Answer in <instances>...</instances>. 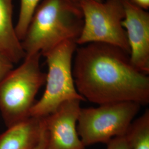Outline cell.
Masks as SVG:
<instances>
[{
    "label": "cell",
    "mask_w": 149,
    "mask_h": 149,
    "mask_svg": "<svg viewBox=\"0 0 149 149\" xmlns=\"http://www.w3.org/2000/svg\"><path fill=\"white\" fill-rule=\"evenodd\" d=\"M72 73L78 93L98 105L134 102L149 103V76L132 63L129 54L101 43L77 48Z\"/></svg>",
    "instance_id": "1"
},
{
    "label": "cell",
    "mask_w": 149,
    "mask_h": 149,
    "mask_svg": "<svg viewBox=\"0 0 149 149\" xmlns=\"http://www.w3.org/2000/svg\"><path fill=\"white\" fill-rule=\"evenodd\" d=\"M83 26L80 7L70 0H42L21 42L26 57L43 55L66 40L76 42Z\"/></svg>",
    "instance_id": "2"
},
{
    "label": "cell",
    "mask_w": 149,
    "mask_h": 149,
    "mask_svg": "<svg viewBox=\"0 0 149 149\" xmlns=\"http://www.w3.org/2000/svg\"><path fill=\"white\" fill-rule=\"evenodd\" d=\"M40 54L26 56L0 82V112L7 128L29 117L34 99L45 82Z\"/></svg>",
    "instance_id": "3"
},
{
    "label": "cell",
    "mask_w": 149,
    "mask_h": 149,
    "mask_svg": "<svg viewBox=\"0 0 149 149\" xmlns=\"http://www.w3.org/2000/svg\"><path fill=\"white\" fill-rule=\"evenodd\" d=\"M77 46L74 40H66L43 55L48 65L46 87L41 98L32 107L30 117H45L66 102L86 101L76 90L73 77L72 60Z\"/></svg>",
    "instance_id": "4"
},
{
    "label": "cell",
    "mask_w": 149,
    "mask_h": 149,
    "mask_svg": "<svg viewBox=\"0 0 149 149\" xmlns=\"http://www.w3.org/2000/svg\"><path fill=\"white\" fill-rule=\"evenodd\" d=\"M124 0H81L79 7L84 26L77 45L101 43L122 49L130 55L127 33L122 26L125 17Z\"/></svg>",
    "instance_id": "5"
},
{
    "label": "cell",
    "mask_w": 149,
    "mask_h": 149,
    "mask_svg": "<svg viewBox=\"0 0 149 149\" xmlns=\"http://www.w3.org/2000/svg\"><path fill=\"white\" fill-rule=\"evenodd\" d=\"M140 106L134 102H122L81 108L77 130L82 143L85 147L107 144L112 139L125 135Z\"/></svg>",
    "instance_id": "6"
},
{
    "label": "cell",
    "mask_w": 149,
    "mask_h": 149,
    "mask_svg": "<svg viewBox=\"0 0 149 149\" xmlns=\"http://www.w3.org/2000/svg\"><path fill=\"white\" fill-rule=\"evenodd\" d=\"M81 102H66L43 118L47 135L45 149H85L77 130Z\"/></svg>",
    "instance_id": "7"
},
{
    "label": "cell",
    "mask_w": 149,
    "mask_h": 149,
    "mask_svg": "<svg viewBox=\"0 0 149 149\" xmlns=\"http://www.w3.org/2000/svg\"><path fill=\"white\" fill-rule=\"evenodd\" d=\"M125 17L122 21L130 48L132 64L149 74V13L130 0L123 1Z\"/></svg>",
    "instance_id": "8"
},
{
    "label": "cell",
    "mask_w": 149,
    "mask_h": 149,
    "mask_svg": "<svg viewBox=\"0 0 149 149\" xmlns=\"http://www.w3.org/2000/svg\"><path fill=\"white\" fill-rule=\"evenodd\" d=\"M44 126L43 118L29 117L0 134V149H32L37 144Z\"/></svg>",
    "instance_id": "9"
},
{
    "label": "cell",
    "mask_w": 149,
    "mask_h": 149,
    "mask_svg": "<svg viewBox=\"0 0 149 149\" xmlns=\"http://www.w3.org/2000/svg\"><path fill=\"white\" fill-rule=\"evenodd\" d=\"M13 0H0V51L13 64L26 58L13 22Z\"/></svg>",
    "instance_id": "10"
},
{
    "label": "cell",
    "mask_w": 149,
    "mask_h": 149,
    "mask_svg": "<svg viewBox=\"0 0 149 149\" xmlns=\"http://www.w3.org/2000/svg\"><path fill=\"white\" fill-rule=\"evenodd\" d=\"M131 149H149V110L134 120L125 135Z\"/></svg>",
    "instance_id": "11"
},
{
    "label": "cell",
    "mask_w": 149,
    "mask_h": 149,
    "mask_svg": "<svg viewBox=\"0 0 149 149\" xmlns=\"http://www.w3.org/2000/svg\"><path fill=\"white\" fill-rule=\"evenodd\" d=\"M42 0H21L18 18L15 26L16 34L22 41L34 11Z\"/></svg>",
    "instance_id": "12"
},
{
    "label": "cell",
    "mask_w": 149,
    "mask_h": 149,
    "mask_svg": "<svg viewBox=\"0 0 149 149\" xmlns=\"http://www.w3.org/2000/svg\"><path fill=\"white\" fill-rule=\"evenodd\" d=\"M14 64L0 51V82L14 69Z\"/></svg>",
    "instance_id": "13"
},
{
    "label": "cell",
    "mask_w": 149,
    "mask_h": 149,
    "mask_svg": "<svg viewBox=\"0 0 149 149\" xmlns=\"http://www.w3.org/2000/svg\"><path fill=\"white\" fill-rule=\"evenodd\" d=\"M107 145V149H131L125 135L112 139Z\"/></svg>",
    "instance_id": "14"
},
{
    "label": "cell",
    "mask_w": 149,
    "mask_h": 149,
    "mask_svg": "<svg viewBox=\"0 0 149 149\" xmlns=\"http://www.w3.org/2000/svg\"><path fill=\"white\" fill-rule=\"evenodd\" d=\"M47 143V132L45 130L44 122V126H43L42 134L40 136V138L39 139L37 144L32 149H45Z\"/></svg>",
    "instance_id": "15"
},
{
    "label": "cell",
    "mask_w": 149,
    "mask_h": 149,
    "mask_svg": "<svg viewBox=\"0 0 149 149\" xmlns=\"http://www.w3.org/2000/svg\"><path fill=\"white\" fill-rule=\"evenodd\" d=\"M135 3L136 5L143 8V10H146L149 8V0H130Z\"/></svg>",
    "instance_id": "16"
},
{
    "label": "cell",
    "mask_w": 149,
    "mask_h": 149,
    "mask_svg": "<svg viewBox=\"0 0 149 149\" xmlns=\"http://www.w3.org/2000/svg\"><path fill=\"white\" fill-rule=\"evenodd\" d=\"M72 3H73L75 5L79 7V4H80V1L81 0H70ZM98 2H103V0H96Z\"/></svg>",
    "instance_id": "17"
}]
</instances>
